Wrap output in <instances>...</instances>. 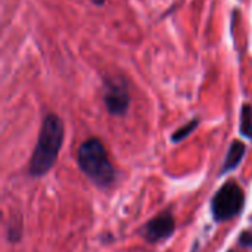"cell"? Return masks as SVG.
<instances>
[{
	"label": "cell",
	"mask_w": 252,
	"mask_h": 252,
	"mask_svg": "<svg viewBox=\"0 0 252 252\" xmlns=\"http://www.w3.org/2000/svg\"><path fill=\"white\" fill-rule=\"evenodd\" d=\"M242 239H248V241H244V242H242L244 245H247V244L252 245V235H244V236H242Z\"/></svg>",
	"instance_id": "cell-9"
},
{
	"label": "cell",
	"mask_w": 252,
	"mask_h": 252,
	"mask_svg": "<svg viewBox=\"0 0 252 252\" xmlns=\"http://www.w3.org/2000/svg\"><path fill=\"white\" fill-rule=\"evenodd\" d=\"M196 127H198V120L190 121L189 124H186L185 127H182L180 130H177V131L173 134V142H180V140H183V139L188 137Z\"/></svg>",
	"instance_id": "cell-8"
},
{
	"label": "cell",
	"mask_w": 252,
	"mask_h": 252,
	"mask_svg": "<svg viewBox=\"0 0 252 252\" xmlns=\"http://www.w3.org/2000/svg\"><path fill=\"white\" fill-rule=\"evenodd\" d=\"M176 223L170 213H162L158 217L152 219L143 227V236L148 242H159L162 239L170 238L174 233Z\"/></svg>",
	"instance_id": "cell-4"
},
{
	"label": "cell",
	"mask_w": 252,
	"mask_h": 252,
	"mask_svg": "<svg viewBox=\"0 0 252 252\" xmlns=\"http://www.w3.org/2000/svg\"><path fill=\"white\" fill-rule=\"evenodd\" d=\"M92 1H93L94 4H103V3H105L106 0H92Z\"/></svg>",
	"instance_id": "cell-10"
},
{
	"label": "cell",
	"mask_w": 252,
	"mask_h": 252,
	"mask_svg": "<svg viewBox=\"0 0 252 252\" xmlns=\"http://www.w3.org/2000/svg\"><path fill=\"white\" fill-rule=\"evenodd\" d=\"M245 196L239 185L227 182L223 185L213 199V214L217 221H227L236 217L244 208Z\"/></svg>",
	"instance_id": "cell-3"
},
{
	"label": "cell",
	"mask_w": 252,
	"mask_h": 252,
	"mask_svg": "<svg viewBox=\"0 0 252 252\" xmlns=\"http://www.w3.org/2000/svg\"><path fill=\"white\" fill-rule=\"evenodd\" d=\"M78 165L81 171L100 188L109 186L115 179L114 167L99 139H89L80 146Z\"/></svg>",
	"instance_id": "cell-2"
},
{
	"label": "cell",
	"mask_w": 252,
	"mask_h": 252,
	"mask_svg": "<svg viewBox=\"0 0 252 252\" xmlns=\"http://www.w3.org/2000/svg\"><path fill=\"white\" fill-rule=\"evenodd\" d=\"M105 105L112 115H123L130 105V96L123 84H109L105 93Z\"/></svg>",
	"instance_id": "cell-5"
},
{
	"label": "cell",
	"mask_w": 252,
	"mask_h": 252,
	"mask_svg": "<svg viewBox=\"0 0 252 252\" xmlns=\"http://www.w3.org/2000/svg\"><path fill=\"white\" fill-rule=\"evenodd\" d=\"M62 142H63V123L58 115L50 114L43 121L38 140L30 162L31 176H43L53 167L58 154L61 151Z\"/></svg>",
	"instance_id": "cell-1"
},
{
	"label": "cell",
	"mask_w": 252,
	"mask_h": 252,
	"mask_svg": "<svg viewBox=\"0 0 252 252\" xmlns=\"http://www.w3.org/2000/svg\"><path fill=\"white\" fill-rule=\"evenodd\" d=\"M241 133L252 139V108L250 105H245L242 108V117H241Z\"/></svg>",
	"instance_id": "cell-7"
},
{
	"label": "cell",
	"mask_w": 252,
	"mask_h": 252,
	"mask_svg": "<svg viewBox=\"0 0 252 252\" xmlns=\"http://www.w3.org/2000/svg\"><path fill=\"white\" fill-rule=\"evenodd\" d=\"M244 155H245V145L241 142H233L229 149L226 162L223 165V173H227V171H232L233 168H236L241 164Z\"/></svg>",
	"instance_id": "cell-6"
}]
</instances>
